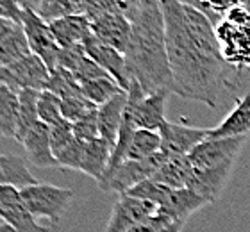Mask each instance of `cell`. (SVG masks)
Masks as SVG:
<instances>
[{"label":"cell","mask_w":250,"mask_h":232,"mask_svg":"<svg viewBox=\"0 0 250 232\" xmlns=\"http://www.w3.org/2000/svg\"><path fill=\"white\" fill-rule=\"evenodd\" d=\"M161 134V152L167 157H183L191 152L197 145L209 138V129L191 127L184 124L165 122L159 129Z\"/></svg>","instance_id":"11"},{"label":"cell","mask_w":250,"mask_h":232,"mask_svg":"<svg viewBox=\"0 0 250 232\" xmlns=\"http://www.w3.org/2000/svg\"><path fill=\"white\" fill-rule=\"evenodd\" d=\"M224 61L232 70H250V7L238 5L214 25Z\"/></svg>","instance_id":"3"},{"label":"cell","mask_w":250,"mask_h":232,"mask_svg":"<svg viewBox=\"0 0 250 232\" xmlns=\"http://www.w3.org/2000/svg\"><path fill=\"white\" fill-rule=\"evenodd\" d=\"M0 232H15V231H13V229H11L9 225L2 220V218H0Z\"/></svg>","instance_id":"41"},{"label":"cell","mask_w":250,"mask_h":232,"mask_svg":"<svg viewBox=\"0 0 250 232\" xmlns=\"http://www.w3.org/2000/svg\"><path fill=\"white\" fill-rule=\"evenodd\" d=\"M170 93L172 91L168 89H161V91L146 95L140 84L136 81H130V86L127 89L125 114L130 118L136 129L159 130L161 125L167 122L165 109H167V100Z\"/></svg>","instance_id":"5"},{"label":"cell","mask_w":250,"mask_h":232,"mask_svg":"<svg viewBox=\"0 0 250 232\" xmlns=\"http://www.w3.org/2000/svg\"><path fill=\"white\" fill-rule=\"evenodd\" d=\"M157 2L165 18L172 93L218 107L224 89L230 88L232 68L222 57L213 21L179 0Z\"/></svg>","instance_id":"1"},{"label":"cell","mask_w":250,"mask_h":232,"mask_svg":"<svg viewBox=\"0 0 250 232\" xmlns=\"http://www.w3.org/2000/svg\"><path fill=\"white\" fill-rule=\"evenodd\" d=\"M47 91L58 95L61 100L64 98H75V97H84L81 84L75 79L72 72H68L66 68L58 66L54 72H50V79L47 84Z\"/></svg>","instance_id":"30"},{"label":"cell","mask_w":250,"mask_h":232,"mask_svg":"<svg viewBox=\"0 0 250 232\" xmlns=\"http://www.w3.org/2000/svg\"><path fill=\"white\" fill-rule=\"evenodd\" d=\"M48 127H50V145H52L54 155H58L68 145L77 139L73 134V124L64 118L59 120L58 124L48 125Z\"/></svg>","instance_id":"33"},{"label":"cell","mask_w":250,"mask_h":232,"mask_svg":"<svg viewBox=\"0 0 250 232\" xmlns=\"http://www.w3.org/2000/svg\"><path fill=\"white\" fill-rule=\"evenodd\" d=\"M111 145L104 141L102 138L91 139V141H84V152H83V163H81V171L86 173L88 177L100 182L102 175L107 170L111 159Z\"/></svg>","instance_id":"21"},{"label":"cell","mask_w":250,"mask_h":232,"mask_svg":"<svg viewBox=\"0 0 250 232\" xmlns=\"http://www.w3.org/2000/svg\"><path fill=\"white\" fill-rule=\"evenodd\" d=\"M40 93L34 89H23L18 91V130H16V141L23 143L25 136L31 132V129L40 122L38 116V100H40Z\"/></svg>","instance_id":"27"},{"label":"cell","mask_w":250,"mask_h":232,"mask_svg":"<svg viewBox=\"0 0 250 232\" xmlns=\"http://www.w3.org/2000/svg\"><path fill=\"white\" fill-rule=\"evenodd\" d=\"M23 148H25L29 161L38 168H52L58 166V159L52 152L50 145V127L43 122H38L31 129V132L23 139Z\"/></svg>","instance_id":"17"},{"label":"cell","mask_w":250,"mask_h":232,"mask_svg":"<svg viewBox=\"0 0 250 232\" xmlns=\"http://www.w3.org/2000/svg\"><path fill=\"white\" fill-rule=\"evenodd\" d=\"M200 2V9L204 15H208V18L213 21V25H216L220 18L227 15L230 9H234L238 5L247 4V0H198Z\"/></svg>","instance_id":"36"},{"label":"cell","mask_w":250,"mask_h":232,"mask_svg":"<svg viewBox=\"0 0 250 232\" xmlns=\"http://www.w3.org/2000/svg\"><path fill=\"white\" fill-rule=\"evenodd\" d=\"M156 211L157 207L150 202L129 195H118L104 232H129L136 225L145 222L146 218H150Z\"/></svg>","instance_id":"12"},{"label":"cell","mask_w":250,"mask_h":232,"mask_svg":"<svg viewBox=\"0 0 250 232\" xmlns=\"http://www.w3.org/2000/svg\"><path fill=\"white\" fill-rule=\"evenodd\" d=\"M127 105V91L115 97L107 104L99 107V132L100 138L111 145V148H115L118 132L124 120V111Z\"/></svg>","instance_id":"20"},{"label":"cell","mask_w":250,"mask_h":232,"mask_svg":"<svg viewBox=\"0 0 250 232\" xmlns=\"http://www.w3.org/2000/svg\"><path fill=\"white\" fill-rule=\"evenodd\" d=\"M161 152V134L159 130L136 129L127 150V161H143Z\"/></svg>","instance_id":"28"},{"label":"cell","mask_w":250,"mask_h":232,"mask_svg":"<svg viewBox=\"0 0 250 232\" xmlns=\"http://www.w3.org/2000/svg\"><path fill=\"white\" fill-rule=\"evenodd\" d=\"M0 218L15 232H50L36 222L15 186H0Z\"/></svg>","instance_id":"10"},{"label":"cell","mask_w":250,"mask_h":232,"mask_svg":"<svg viewBox=\"0 0 250 232\" xmlns=\"http://www.w3.org/2000/svg\"><path fill=\"white\" fill-rule=\"evenodd\" d=\"M84 48H86V54H88L111 79H115L116 83H118V86H120L124 91L129 89L130 77H129V72H127L125 56L122 52L115 50V48H111V46L104 45V43H100L93 34L86 40Z\"/></svg>","instance_id":"14"},{"label":"cell","mask_w":250,"mask_h":232,"mask_svg":"<svg viewBox=\"0 0 250 232\" xmlns=\"http://www.w3.org/2000/svg\"><path fill=\"white\" fill-rule=\"evenodd\" d=\"M132 23L129 18L118 13H102L91 18V32L100 43L125 54L129 46Z\"/></svg>","instance_id":"13"},{"label":"cell","mask_w":250,"mask_h":232,"mask_svg":"<svg viewBox=\"0 0 250 232\" xmlns=\"http://www.w3.org/2000/svg\"><path fill=\"white\" fill-rule=\"evenodd\" d=\"M38 179L31 173L27 163L18 155H0V186H15L23 190L27 186L38 184Z\"/></svg>","instance_id":"24"},{"label":"cell","mask_w":250,"mask_h":232,"mask_svg":"<svg viewBox=\"0 0 250 232\" xmlns=\"http://www.w3.org/2000/svg\"><path fill=\"white\" fill-rule=\"evenodd\" d=\"M247 139L249 136L208 138L188 154V159L195 170H209V168L236 163L240 152L247 145Z\"/></svg>","instance_id":"6"},{"label":"cell","mask_w":250,"mask_h":232,"mask_svg":"<svg viewBox=\"0 0 250 232\" xmlns=\"http://www.w3.org/2000/svg\"><path fill=\"white\" fill-rule=\"evenodd\" d=\"M27 209L34 218H45L52 227H58L73 202V191L68 188L38 182L20 190Z\"/></svg>","instance_id":"4"},{"label":"cell","mask_w":250,"mask_h":232,"mask_svg":"<svg viewBox=\"0 0 250 232\" xmlns=\"http://www.w3.org/2000/svg\"><path fill=\"white\" fill-rule=\"evenodd\" d=\"M172 191H173L172 188H168V186L161 184V182H156L154 179H148V181H143L141 184L134 186V188H132L129 193H125V195L150 202V204H154L156 207H163L168 202Z\"/></svg>","instance_id":"31"},{"label":"cell","mask_w":250,"mask_h":232,"mask_svg":"<svg viewBox=\"0 0 250 232\" xmlns=\"http://www.w3.org/2000/svg\"><path fill=\"white\" fill-rule=\"evenodd\" d=\"M29 54H32V52L29 42H27L23 25L15 23V27L0 40V70L15 64Z\"/></svg>","instance_id":"23"},{"label":"cell","mask_w":250,"mask_h":232,"mask_svg":"<svg viewBox=\"0 0 250 232\" xmlns=\"http://www.w3.org/2000/svg\"><path fill=\"white\" fill-rule=\"evenodd\" d=\"M234 165L236 163H229V165L209 168V170H195L193 168L186 188L195 191L204 200H208V204H213L224 193L225 186L234 171Z\"/></svg>","instance_id":"15"},{"label":"cell","mask_w":250,"mask_h":232,"mask_svg":"<svg viewBox=\"0 0 250 232\" xmlns=\"http://www.w3.org/2000/svg\"><path fill=\"white\" fill-rule=\"evenodd\" d=\"M48 79H50V70L36 54H29L15 64L0 70V84H5L15 91H23V89L45 91Z\"/></svg>","instance_id":"8"},{"label":"cell","mask_w":250,"mask_h":232,"mask_svg":"<svg viewBox=\"0 0 250 232\" xmlns=\"http://www.w3.org/2000/svg\"><path fill=\"white\" fill-rule=\"evenodd\" d=\"M21 25H23V31H25L31 52L36 54V56L47 64V68L50 72H54V70L59 66L61 46L56 42V38H54L52 31H50L48 21L43 20L38 11L23 9Z\"/></svg>","instance_id":"7"},{"label":"cell","mask_w":250,"mask_h":232,"mask_svg":"<svg viewBox=\"0 0 250 232\" xmlns=\"http://www.w3.org/2000/svg\"><path fill=\"white\" fill-rule=\"evenodd\" d=\"M56 42L61 48H72V46H84L93 32H91V20L86 15H66L61 18L48 21Z\"/></svg>","instance_id":"16"},{"label":"cell","mask_w":250,"mask_h":232,"mask_svg":"<svg viewBox=\"0 0 250 232\" xmlns=\"http://www.w3.org/2000/svg\"><path fill=\"white\" fill-rule=\"evenodd\" d=\"M73 134L79 141H91V139L100 138L99 132V107L89 111L86 116L77 120L73 124Z\"/></svg>","instance_id":"35"},{"label":"cell","mask_w":250,"mask_h":232,"mask_svg":"<svg viewBox=\"0 0 250 232\" xmlns=\"http://www.w3.org/2000/svg\"><path fill=\"white\" fill-rule=\"evenodd\" d=\"M204 206H208V200L198 196L195 191L183 188V190H173L167 204L163 207H157V209L170 214L177 222L186 223L188 218L191 216L193 212H197L198 209H202Z\"/></svg>","instance_id":"22"},{"label":"cell","mask_w":250,"mask_h":232,"mask_svg":"<svg viewBox=\"0 0 250 232\" xmlns=\"http://www.w3.org/2000/svg\"><path fill=\"white\" fill-rule=\"evenodd\" d=\"M38 116L40 122L47 125L58 124L62 118L61 114V98L58 95H54L50 91H42L40 93V100H38Z\"/></svg>","instance_id":"32"},{"label":"cell","mask_w":250,"mask_h":232,"mask_svg":"<svg viewBox=\"0 0 250 232\" xmlns=\"http://www.w3.org/2000/svg\"><path fill=\"white\" fill-rule=\"evenodd\" d=\"M191 170L193 166L189 163V159H188V155L168 157L152 179L156 182L168 186V188H172V190H183V188H186L188 179L191 175Z\"/></svg>","instance_id":"25"},{"label":"cell","mask_w":250,"mask_h":232,"mask_svg":"<svg viewBox=\"0 0 250 232\" xmlns=\"http://www.w3.org/2000/svg\"><path fill=\"white\" fill-rule=\"evenodd\" d=\"M83 152H84V141H79V139H75L73 143H70L66 148L62 150V152H59V154L56 155V159H58V166L81 171Z\"/></svg>","instance_id":"37"},{"label":"cell","mask_w":250,"mask_h":232,"mask_svg":"<svg viewBox=\"0 0 250 232\" xmlns=\"http://www.w3.org/2000/svg\"><path fill=\"white\" fill-rule=\"evenodd\" d=\"M93 109H97V105H93L86 97L64 98V100H61L62 118L68 120V122H72V124H75L77 120L86 116V114H88L89 111H93Z\"/></svg>","instance_id":"34"},{"label":"cell","mask_w":250,"mask_h":232,"mask_svg":"<svg viewBox=\"0 0 250 232\" xmlns=\"http://www.w3.org/2000/svg\"><path fill=\"white\" fill-rule=\"evenodd\" d=\"M15 27V23L13 21H9V20H4V18H0V40L7 34V32L11 31Z\"/></svg>","instance_id":"39"},{"label":"cell","mask_w":250,"mask_h":232,"mask_svg":"<svg viewBox=\"0 0 250 232\" xmlns=\"http://www.w3.org/2000/svg\"><path fill=\"white\" fill-rule=\"evenodd\" d=\"M21 15H23V7L18 0H0V18L13 23H21Z\"/></svg>","instance_id":"38"},{"label":"cell","mask_w":250,"mask_h":232,"mask_svg":"<svg viewBox=\"0 0 250 232\" xmlns=\"http://www.w3.org/2000/svg\"><path fill=\"white\" fill-rule=\"evenodd\" d=\"M236 136H250V93L236 100L218 125L209 129V138H236Z\"/></svg>","instance_id":"18"},{"label":"cell","mask_w":250,"mask_h":232,"mask_svg":"<svg viewBox=\"0 0 250 232\" xmlns=\"http://www.w3.org/2000/svg\"><path fill=\"white\" fill-rule=\"evenodd\" d=\"M59 66L66 68L68 72H72L79 84L89 83L95 79L109 77L91 57L86 54L84 46H72V48H61L59 56Z\"/></svg>","instance_id":"19"},{"label":"cell","mask_w":250,"mask_h":232,"mask_svg":"<svg viewBox=\"0 0 250 232\" xmlns=\"http://www.w3.org/2000/svg\"><path fill=\"white\" fill-rule=\"evenodd\" d=\"M167 159L168 157L163 154V152H157L156 155H152L148 159L125 161V163H122V165L118 166V170H116L107 181L99 184L100 190L115 191L118 195H125V193H129L134 186L141 184L143 181L152 179Z\"/></svg>","instance_id":"9"},{"label":"cell","mask_w":250,"mask_h":232,"mask_svg":"<svg viewBox=\"0 0 250 232\" xmlns=\"http://www.w3.org/2000/svg\"><path fill=\"white\" fill-rule=\"evenodd\" d=\"M130 31L129 46L125 50V63L130 81L150 93L168 89L172 91V73L168 64L165 18L157 0H141Z\"/></svg>","instance_id":"2"},{"label":"cell","mask_w":250,"mask_h":232,"mask_svg":"<svg viewBox=\"0 0 250 232\" xmlns=\"http://www.w3.org/2000/svg\"><path fill=\"white\" fill-rule=\"evenodd\" d=\"M18 91L0 84V138L16 139L18 130Z\"/></svg>","instance_id":"26"},{"label":"cell","mask_w":250,"mask_h":232,"mask_svg":"<svg viewBox=\"0 0 250 232\" xmlns=\"http://www.w3.org/2000/svg\"><path fill=\"white\" fill-rule=\"evenodd\" d=\"M81 89H83V95L88 98L89 102L100 107L107 104L109 100H113L115 97L125 93L124 89L118 86L115 79L111 77H102V79H95V81H89V83L81 84Z\"/></svg>","instance_id":"29"},{"label":"cell","mask_w":250,"mask_h":232,"mask_svg":"<svg viewBox=\"0 0 250 232\" xmlns=\"http://www.w3.org/2000/svg\"><path fill=\"white\" fill-rule=\"evenodd\" d=\"M21 4L23 9H34V11H40V4H42V0H18Z\"/></svg>","instance_id":"40"}]
</instances>
